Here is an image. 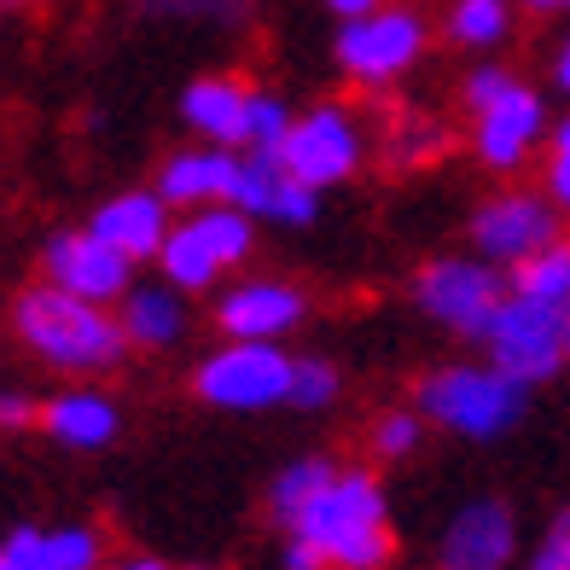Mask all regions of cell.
<instances>
[{
	"mask_svg": "<svg viewBox=\"0 0 570 570\" xmlns=\"http://www.w3.org/2000/svg\"><path fill=\"white\" fill-rule=\"evenodd\" d=\"M239 175H245V151L233 146H187L169 151L158 169V193L175 210H210V204L239 198Z\"/></svg>",
	"mask_w": 570,
	"mask_h": 570,
	"instance_id": "e0dca14e",
	"label": "cell"
},
{
	"mask_svg": "<svg viewBox=\"0 0 570 570\" xmlns=\"http://www.w3.org/2000/svg\"><path fill=\"white\" fill-rule=\"evenodd\" d=\"M250 250H256V216L239 204H210V210H187L169 227L158 274L180 292H210L216 279L250 263Z\"/></svg>",
	"mask_w": 570,
	"mask_h": 570,
	"instance_id": "8992f818",
	"label": "cell"
},
{
	"mask_svg": "<svg viewBox=\"0 0 570 570\" xmlns=\"http://www.w3.org/2000/svg\"><path fill=\"white\" fill-rule=\"evenodd\" d=\"M553 239H564V227H559V204L548 193L512 187V193L483 198L472 210V250L507 274L518 263H530L535 250H548Z\"/></svg>",
	"mask_w": 570,
	"mask_h": 570,
	"instance_id": "8fae6325",
	"label": "cell"
},
{
	"mask_svg": "<svg viewBox=\"0 0 570 570\" xmlns=\"http://www.w3.org/2000/svg\"><path fill=\"white\" fill-rule=\"evenodd\" d=\"M193 570H222V564H193Z\"/></svg>",
	"mask_w": 570,
	"mask_h": 570,
	"instance_id": "74e56055",
	"label": "cell"
},
{
	"mask_svg": "<svg viewBox=\"0 0 570 570\" xmlns=\"http://www.w3.org/2000/svg\"><path fill=\"white\" fill-rule=\"evenodd\" d=\"M443 146H449L443 128H431V122H407L402 135L391 140V158H396V164H420V158H436Z\"/></svg>",
	"mask_w": 570,
	"mask_h": 570,
	"instance_id": "f546056e",
	"label": "cell"
},
{
	"mask_svg": "<svg viewBox=\"0 0 570 570\" xmlns=\"http://www.w3.org/2000/svg\"><path fill=\"white\" fill-rule=\"evenodd\" d=\"M413 407L425 413L436 431L460 436V443H501L507 431H518L530 407V384L512 379L495 361H449L431 367L413 384Z\"/></svg>",
	"mask_w": 570,
	"mask_h": 570,
	"instance_id": "3957f363",
	"label": "cell"
},
{
	"mask_svg": "<svg viewBox=\"0 0 570 570\" xmlns=\"http://www.w3.org/2000/svg\"><path fill=\"white\" fill-rule=\"evenodd\" d=\"M332 472H338V460H326V454H297V460H285L279 472L268 478V495H263L268 518H274L279 530H292L297 518H303V507L332 483Z\"/></svg>",
	"mask_w": 570,
	"mask_h": 570,
	"instance_id": "7402d4cb",
	"label": "cell"
},
{
	"mask_svg": "<svg viewBox=\"0 0 570 570\" xmlns=\"http://www.w3.org/2000/svg\"><path fill=\"white\" fill-rule=\"evenodd\" d=\"M308 297L292 279H239L216 297V326L222 338H250V344H279L292 326H303Z\"/></svg>",
	"mask_w": 570,
	"mask_h": 570,
	"instance_id": "5bb4252c",
	"label": "cell"
},
{
	"mask_svg": "<svg viewBox=\"0 0 570 570\" xmlns=\"http://www.w3.org/2000/svg\"><path fill=\"white\" fill-rule=\"evenodd\" d=\"M518 564V512L501 495H472L449 512L436 535V570H512Z\"/></svg>",
	"mask_w": 570,
	"mask_h": 570,
	"instance_id": "4fadbf2b",
	"label": "cell"
},
{
	"mask_svg": "<svg viewBox=\"0 0 570 570\" xmlns=\"http://www.w3.org/2000/svg\"><path fill=\"white\" fill-rule=\"evenodd\" d=\"M518 7H530V12H570V0H518Z\"/></svg>",
	"mask_w": 570,
	"mask_h": 570,
	"instance_id": "d590c367",
	"label": "cell"
},
{
	"mask_svg": "<svg viewBox=\"0 0 570 570\" xmlns=\"http://www.w3.org/2000/svg\"><path fill=\"white\" fill-rule=\"evenodd\" d=\"M443 30L454 47H501L512 30V0H449V18Z\"/></svg>",
	"mask_w": 570,
	"mask_h": 570,
	"instance_id": "603a6c76",
	"label": "cell"
},
{
	"mask_svg": "<svg viewBox=\"0 0 570 570\" xmlns=\"http://www.w3.org/2000/svg\"><path fill=\"white\" fill-rule=\"evenodd\" d=\"M431 30L413 7H379L338 23V41H332V59L350 76L355 88H391L425 59Z\"/></svg>",
	"mask_w": 570,
	"mask_h": 570,
	"instance_id": "ba28073f",
	"label": "cell"
},
{
	"mask_svg": "<svg viewBox=\"0 0 570 570\" xmlns=\"http://www.w3.org/2000/svg\"><path fill=\"white\" fill-rule=\"evenodd\" d=\"M0 425H7V431H30V425H41V402H36V396H23V391H7V396H0Z\"/></svg>",
	"mask_w": 570,
	"mask_h": 570,
	"instance_id": "4dcf8cb0",
	"label": "cell"
},
{
	"mask_svg": "<svg viewBox=\"0 0 570 570\" xmlns=\"http://www.w3.org/2000/svg\"><path fill=\"white\" fill-rule=\"evenodd\" d=\"M279 158L297 180L326 193L361 169V158H367V128H361V117L350 106H308V111H297Z\"/></svg>",
	"mask_w": 570,
	"mask_h": 570,
	"instance_id": "30bf717a",
	"label": "cell"
},
{
	"mask_svg": "<svg viewBox=\"0 0 570 570\" xmlns=\"http://www.w3.org/2000/svg\"><path fill=\"white\" fill-rule=\"evenodd\" d=\"M135 268L140 263H128V256L111 239H99L94 227H65L41 245V279L65 285L70 297L106 303V308L135 292Z\"/></svg>",
	"mask_w": 570,
	"mask_h": 570,
	"instance_id": "7c38bea8",
	"label": "cell"
},
{
	"mask_svg": "<svg viewBox=\"0 0 570 570\" xmlns=\"http://www.w3.org/2000/svg\"><path fill=\"white\" fill-rule=\"evenodd\" d=\"M106 535L94 524H12L0 535V570H106Z\"/></svg>",
	"mask_w": 570,
	"mask_h": 570,
	"instance_id": "2e32d148",
	"label": "cell"
},
{
	"mask_svg": "<svg viewBox=\"0 0 570 570\" xmlns=\"http://www.w3.org/2000/svg\"><path fill=\"white\" fill-rule=\"evenodd\" d=\"M292 379H297V355H285L279 344L227 338L222 350L198 361L193 396L216 413H268V407H292Z\"/></svg>",
	"mask_w": 570,
	"mask_h": 570,
	"instance_id": "52a82bcc",
	"label": "cell"
},
{
	"mask_svg": "<svg viewBox=\"0 0 570 570\" xmlns=\"http://www.w3.org/2000/svg\"><path fill=\"white\" fill-rule=\"evenodd\" d=\"M250 106H256V88L233 70H210V76H193L180 88V122L193 128L204 146H233L245 151L250 140Z\"/></svg>",
	"mask_w": 570,
	"mask_h": 570,
	"instance_id": "9a60e30c",
	"label": "cell"
},
{
	"mask_svg": "<svg viewBox=\"0 0 570 570\" xmlns=\"http://www.w3.org/2000/svg\"><path fill=\"white\" fill-rule=\"evenodd\" d=\"M338 18H361V12H379V7H391V0H326Z\"/></svg>",
	"mask_w": 570,
	"mask_h": 570,
	"instance_id": "836d02e7",
	"label": "cell"
},
{
	"mask_svg": "<svg viewBox=\"0 0 570 570\" xmlns=\"http://www.w3.org/2000/svg\"><path fill=\"white\" fill-rule=\"evenodd\" d=\"M425 425H431V420H425L420 407H384L379 420L367 425V454H373L379 465H402V460L420 454Z\"/></svg>",
	"mask_w": 570,
	"mask_h": 570,
	"instance_id": "cb8c5ba5",
	"label": "cell"
},
{
	"mask_svg": "<svg viewBox=\"0 0 570 570\" xmlns=\"http://www.w3.org/2000/svg\"><path fill=\"white\" fill-rule=\"evenodd\" d=\"M553 88L570 94V36L559 41V53H553Z\"/></svg>",
	"mask_w": 570,
	"mask_h": 570,
	"instance_id": "e575fe53",
	"label": "cell"
},
{
	"mask_svg": "<svg viewBox=\"0 0 570 570\" xmlns=\"http://www.w3.org/2000/svg\"><path fill=\"white\" fill-rule=\"evenodd\" d=\"M239 210L256 222H279V227H308L321 216V193L285 169L279 151H245V175H239Z\"/></svg>",
	"mask_w": 570,
	"mask_h": 570,
	"instance_id": "ffe728a7",
	"label": "cell"
},
{
	"mask_svg": "<svg viewBox=\"0 0 570 570\" xmlns=\"http://www.w3.org/2000/svg\"><path fill=\"white\" fill-rule=\"evenodd\" d=\"M12 338L23 355L53 373H111L135 350L106 303L70 297L53 279H36L12 297Z\"/></svg>",
	"mask_w": 570,
	"mask_h": 570,
	"instance_id": "6da1fadb",
	"label": "cell"
},
{
	"mask_svg": "<svg viewBox=\"0 0 570 570\" xmlns=\"http://www.w3.org/2000/svg\"><path fill=\"white\" fill-rule=\"evenodd\" d=\"M507 297H512L507 268L483 263L478 250L472 256H431V263L413 274V303H420V315L431 326L454 332V338H465V344H489Z\"/></svg>",
	"mask_w": 570,
	"mask_h": 570,
	"instance_id": "5b68a950",
	"label": "cell"
},
{
	"mask_svg": "<svg viewBox=\"0 0 570 570\" xmlns=\"http://www.w3.org/2000/svg\"><path fill=\"white\" fill-rule=\"evenodd\" d=\"M483 355L524 384L559 379L570 367V303H541V297L512 292L495 332H489Z\"/></svg>",
	"mask_w": 570,
	"mask_h": 570,
	"instance_id": "9c48e42d",
	"label": "cell"
},
{
	"mask_svg": "<svg viewBox=\"0 0 570 570\" xmlns=\"http://www.w3.org/2000/svg\"><path fill=\"white\" fill-rule=\"evenodd\" d=\"M524 570H570V501L548 518V524H541V535H535V548H530Z\"/></svg>",
	"mask_w": 570,
	"mask_h": 570,
	"instance_id": "f1b7e54d",
	"label": "cell"
},
{
	"mask_svg": "<svg viewBox=\"0 0 570 570\" xmlns=\"http://www.w3.org/2000/svg\"><path fill=\"white\" fill-rule=\"evenodd\" d=\"M279 570H326V559L308 548V541L297 535H285V548H279Z\"/></svg>",
	"mask_w": 570,
	"mask_h": 570,
	"instance_id": "1f68e13d",
	"label": "cell"
},
{
	"mask_svg": "<svg viewBox=\"0 0 570 570\" xmlns=\"http://www.w3.org/2000/svg\"><path fill=\"white\" fill-rule=\"evenodd\" d=\"M292 122H297V111L285 106L279 94L256 88V106H250V140H245V151H279V146H285V135H292Z\"/></svg>",
	"mask_w": 570,
	"mask_h": 570,
	"instance_id": "4316f807",
	"label": "cell"
},
{
	"mask_svg": "<svg viewBox=\"0 0 570 570\" xmlns=\"http://www.w3.org/2000/svg\"><path fill=\"white\" fill-rule=\"evenodd\" d=\"M285 535L308 541L326 570H384L396 559V518L373 465H338Z\"/></svg>",
	"mask_w": 570,
	"mask_h": 570,
	"instance_id": "7a4b0ae2",
	"label": "cell"
},
{
	"mask_svg": "<svg viewBox=\"0 0 570 570\" xmlns=\"http://www.w3.org/2000/svg\"><path fill=\"white\" fill-rule=\"evenodd\" d=\"M541 187L559 204V216H570V117L553 122L548 135V158H541Z\"/></svg>",
	"mask_w": 570,
	"mask_h": 570,
	"instance_id": "83f0119b",
	"label": "cell"
},
{
	"mask_svg": "<svg viewBox=\"0 0 570 570\" xmlns=\"http://www.w3.org/2000/svg\"><path fill=\"white\" fill-rule=\"evenodd\" d=\"M53 449H70V454H99L122 436V407L94 391V384H65L41 402V425H36Z\"/></svg>",
	"mask_w": 570,
	"mask_h": 570,
	"instance_id": "ac0fdd59",
	"label": "cell"
},
{
	"mask_svg": "<svg viewBox=\"0 0 570 570\" xmlns=\"http://www.w3.org/2000/svg\"><path fill=\"white\" fill-rule=\"evenodd\" d=\"M140 18L158 23H210V30H239L250 23V0H135Z\"/></svg>",
	"mask_w": 570,
	"mask_h": 570,
	"instance_id": "d4e9b609",
	"label": "cell"
},
{
	"mask_svg": "<svg viewBox=\"0 0 570 570\" xmlns=\"http://www.w3.org/2000/svg\"><path fill=\"white\" fill-rule=\"evenodd\" d=\"M106 570H169L158 553H122V559H111Z\"/></svg>",
	"mask_w": 570,
	"mask_h": 570,
	"instance_id": "d6a6232c",
	"label": "cell"
},
{
	"mask_svg": "<svg viewBox=\"0 0 570 570\" xmlns=\"http://www.w3.org/2000/svg\"><path fill=\"white\" fill-rule=\"evenodd\" d=\"M7 7H41V0H7Z\"/></svg>",
	"mask_w": 570,
	"mask_h": 570,
	"instance_id": "8d00e7d4",
	"label": "cell"
},
{
	"mask_svg": "<svg viewBox=\"0 0 570 570\" xmlns=\"http://www.w3.org/2000/svg\"><path fill=\"white\" fill-rule=\"evenodd\" d=\"M117 321L135 350H175L187 338V292L169 279H135V292L117 303Z\"/></svg>",
	"mask_w": 570,
	"mask_h": 570,
	"instance_id": "44dd1931",
	"label": "cell"
},
{
	"mask_svg": "<svg viewBox=\"0 0 570 570\" xmlns=\"http://www.w3.org/2000/svg\"><path fill=\"white\" fill-rule=\"evenodd\" d=\"M344 396V373L321 355H297V379H292V407L297 413H326Z\"/></svg>",
	"mask_w": 570,
	"mask_h": 570,
	"instance_id": "484cf974",
	"label": "cell"
},
{
	"mask_svg": "<svg viewBox=\"0 0 570 570\" xmlns=\"http://www.w3.org/2000/svg\"><path fill=\"white\" fill-rule=\"evenodd\" d=\"M460 106L472 117V151L483 169L512 175L524 169L535 151H548V99H541L524 76H512L507 65H478L460 82Z\"/></svg>",
	"mask_w": 570,
	"mask_h": 570,
	"instance_id": "277c9868",
	"label": "cell"
},
{
	"mask_svg": "<svg viewBox=\"0 0 570 570\" xmlns=\"http://www.w3.org/2000/svg\"><path fill=\"white\" fill-rule=\"evenodd\" d=\"M175 204L164 193L151 187H128L117 198H106L99 210L88 216V227L99 233V239H111L128 263H158L164 245H169V227H175Z\"/></svg>",
	"mask_w": 570,
	"mask_h": 570,
	"instance_id": "d6986e66",
	"label": "cell"
}]
</instances>
